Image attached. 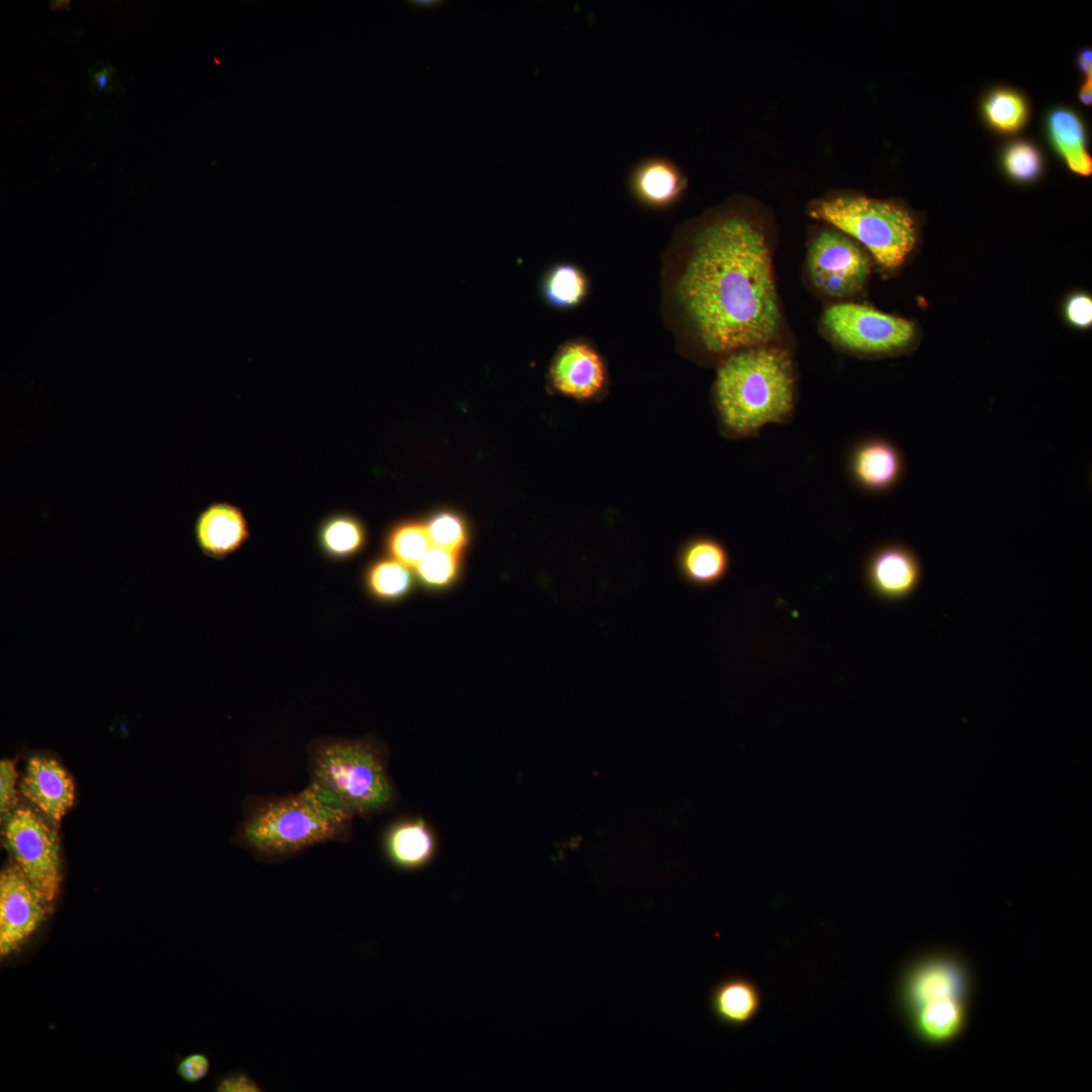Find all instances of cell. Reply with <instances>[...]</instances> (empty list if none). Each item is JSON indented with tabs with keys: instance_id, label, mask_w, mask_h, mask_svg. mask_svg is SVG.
<instances>
[{
	"instance_id": "6da1fadb",
	"label": "cell",
	"mask_w": 1092,
	"mask_h": 1092,
	"mask_svg": "<svg viewBox=\"0 0 1092 1092\" xmlns=\"http://www.w3.org/2000/svg\"><path fill=\"white\" fill-rule=\"evenodd\" d=\"M676 297L708 351L729 355L767 345L782 317L768 243L758 219L728 209L703 221Z\"/></svg>"
},
{
	"instance_id": "7a4b0ae2",
	"label": "cell",
	"mask_w": 1092,
	"mask_h": 1092,
	"mask_svg": "<svg viewBox=\"0 0 1092 1092\" xmlns=\"http://www.w3.org/2000/svg\"><path fill=\"white\" fill-rule=\"evenodd\" d=\"M715 401L723 428L737 438L791 419L795 374L789 353L768 345L729 354L719 365Z\"/></svg>"
},
{
	"instance_id": "3957f363",
	"label": "cell",
	"mask_w": 1092,
	"mask_h": 1092,
	"mask_svg": "<svg viewBox=\"0 0 1092 1092\" xmlns=\"http://www.w3.org/2000/svg\"><path fill=\"white\" fill-rule=\"evenodd\" d=\"M354 815L311 783L301 792L256 803L242 826L247 846L264 858H280L314 844L350 835Z\"/></svg>"
},
{
	"instance_id": "277c9868",
	"label": "cell",
	"mask_w": 1092,
	"mask_h": 1092,
	"mask_svg": "<svg viewBox=\"0 0 1092 1092\" xmlns=\"http://www.w3.org/2000/svg\"><path fill=\"white\" fill-rule=\"evenodd\" d=\"M310 782L354 816L389 809L396 799L385 746L375 737L322 738L309 749Z\"/></svg>"
},
{
	"instance_id": "5b68a950",
	"label": "cell",
	"mask_w": 1092,
	"mask_h": 1092,
	"mask_svg": "<svg viewBox=\"0 0 1092 1092\" xmlns=\"http://www.w3.org/2000/svg\"><path fill=\"white\" fill-rule=\"evenodd\" d=\"M809 215L856 240L889 270L903 264L916 242L912 214L893 201L836 194L814 200Z\"/></svg>"
},
{
	"instance_id": "8992f818",
	"label": "cell",
	"mask_w": 1092,
	"mask_h": 1092,
	"mask_svg": "<svg viewBox=\"0 0 1092 1092\" xmlns=\"http://www.w3.org/2000/svg\"><path fill=\"white\" fill-rule=\"evenodd\" d=\"M3 820L5 848L28 880L53 903L62 882L56 829L25 806L14 808Z\"/></svg>"
},
{
	"instance_id": "52a82bcc",
	"label": "cell",
	"mask_w": 1092,
	"mask_h": 1092,
	"mask_svg": "<svg viewBox=\"0 0 1092 1092\" xmlns=\"http://www.w3.org/2000/svg\"><path fill=\"white\" fill-rule=\"evenodd\" d=\"M823 325L841 347L870 355L902 350L915 335L911 322L857 303L829 306L823 314Z\"/></svg>"
},
{
	"instance_id": "ba28073f",
	"label": "cell",
	"mask_w": 1092,
	"mask_h": 1092,
	"mask_svg": "<svg viewBox=\"0 0 1092 1092\" xmlns=\"http://www.w3.org/2000/svg\"><path fill=\"white\" fill-rule=\"evenodd\" d=\"M807 268L817 289L827 295L845 296L862 287L871 264L853 239L836 229H824L810 245Z\"/></svg>"
},
{
	"instance_id": "9c48e42d",
	"label": "cell",
	"mask_w": 1092,
	"mask_h": 1092,
	"mask_svg": "<svg viewBox=\"0 0 1092 1092\" xmlns=\"http://www.w3.org/2000/svg\"><path fill=\"white\" fill-rule=\"evenodd\" d=\"M52 903L15 863L0 874V954L19 951L46 920Z\"/></svg>"
},
{
	"instance_id": "30bf717a",
	"label": "cell",
	"mask_w": 1092,
	"mask_h": 1092,
	"mask_svg": "<svg viewBox=\"0 0 1092 1092\" xmlns=\"http://www.w3.org/2000/svg\"><path fill=\"white\" fill-rule=\"evenodd\" d=\"M970 976L966 965L950 953H931L913 961L902 973L897 1002L903 1014L942 998L968 999Z\"/></svg>"
},
{
	"instance_id": "8fae6325",
	"label": "cell",
	"mask_w": 1092,
	"mask_h": 1092,
	"mask_svg": "<svg viewBox=\"0 0 1092 1092\" xmlns=\"http://www.w3.org/2000/svg\"><path fill=\"white\" fill-rule=\"evenodd\" d=\"M870 592L879 600L898 603L910 598L922 580V565L917 555L900 543L876 548L864 566Z\"/></svg>"
},
{
	"instance_id": "7c38bea8",
	"label": "cell",
	"mask_w": 1092,
	"mask_h": 1092,
	"mask_svg": "<svg viewBox=\"0 0 1092 1092\" xmlns=\"http://www.w3.org/2000/svg\"><path fill=\"white\" fill-rule=\"evenodd\" d=\"M21 794L52 821L59 822L74 803V784L54 758L33 755L26 762Z\"/></svg>"
},
{
	"instance_id": "4fadbf2b",
	"label": "cell",
	"mask_w": 1092,
	"mask_h": 1092,
	"mask_svg": "<svg viewBox=\"0 0 1092 1092\" xmlns=\"http://www.w3.org/2000/svg\"><path fill=\"white\" fill-rule=\"evenodd\" d=\"M550 379L561 393L587 399L595 396L606 380L605 365L598 352L582 342L564 345L550 367Z\"/></svg>"
},
{
	"instance_id": "5bb4252c",
	"label": "cell",
	"mask_w": 1092,
	"mask_h": 1092,
	"mask_svg": "<svg viewBox=\"0 0 1092 1092\" xmlns=\"http://www.w3.org/2000/svg\"><path fill=\"white\" fill-rule=\"evenodd\" d=\"M200 551L213 559H223L238 551L249 539L248 521L238 507L212 503L200 512L194 524Z\"/></svg>"
},
{
	"instance_id": "9a60e30c",
	"label": "cell",
	"mask_w": 1092,
	"mask_h": 1092,
	"mask_svg": "<svg viewBox=\"0 0 1092 1092\" xmlns=\"http://www.w3.org/2000/svg\"><path fill=\"white\" fill-rule=\"evenodd\" d=\"M387 860L401 871H419L429 866L438 851L434 829L421 817L402 818L394 822L384 836Z\"/></svg>"
},
{
	"instance_id": "2e32d148",
	"label": "cell",
	"mask_w": 1092,
	"mask_h": 1092,
	"mask_svg": "<svg viewBox=\"0 0 1092 1092\" xmlns=\"http://www.w3.org/2000/svg\"><path fill=\"white\" fill-rule=\"evenodd\" d=\"M916 1038L928 1045L949 1043L967 1024V999L942 998L904 1014Z\"/></svg>"
},
{
	"instance_id": "e0dca14e",
	"label": "cell",
	"mask_w": 1092,
	"mask_h": 1092,
	"mask_svg": "<svg viewBox=\"0 0 1092 1092\" xmlns=\"http://www.w3.org/2000/svg\"><path fill=\"white\" fill-rule=\"evenodd\" d=\"M762 996L755 982L744 976H730L717 982L709 996L713 1017L729 1027L749 1024L760 1011Z\"/></svg>"
},
{
	"instance_id": "ac0fdd59",
	"label": "cell",
	"mask_w": 1092,
	"mask_h": 1092,
	"mask_svg": "<svg viewBox=\"0 0 1092 1092\" xmlns=\"http://www.w3.org/2000/svg\"><path fill=\"white\" fill-rule=\"evenodd\" d=\"M855 481L871 491H885L901 478L903 459L898 449L884 439H870L853 451L850 461Z\"/></svg>"
},
{
	"instance_id": "d6986e66",
	"label": "cell",
	"mask_w": 1092,
	"mask_h": 1092,
	"mask_svg": "<svg viewBox=\"0 0 1092 1092\" xmlns=\"http://www.w3.org/2000/svg\"><path fill=\"white\" fill-rule=\"evenodd\" d=\"M631 187L643 203L664 207L675 202L687 187V178L680 168L664 157H648L633 169Z\"/></svg>"
},
{
	"instance_id": "ffe728a7",
	"label": "cell",
	"mask_w": 1092,
	"mask_h": 1092,
	"mask_svg": "<svg viewBox=\"0 0 1092 1092\" xmlns=\"http://www.w3.org/2000/svg\"><path fill=\"white\" fill-rule=\"evenodd\" d=\"M1049 139L1071 171L1078 175L1092 173V159L1087 151L1086 132L1080 116L1072 109L1058 107L1046 117Z\"/></svg>"
},
{
	"instance_id": "44dd1931",
	"label": "cell",
	"mask_w": 1092,
	"mask_h": 1092,
	"mask_svg": "<svg viewBox=\"0 0 1092 1092\" xmlns=\"http://www.w3.org/2000/svg\"><path fill=\"white\" fill-rule=\"evenodd\" d=\"M729 568V555L719 541L699 537L689 541L678 556L682 578L695 587H710L720 582Z\"/></svg>"
},
{
	"instance_id": "7402d4cb",
	"label": "cell",
	"mask_w": 1092,
	"mask_h": 1092,
	"mask_svg": "<svg viewBox=\"0 0 1092 1092\" xmlns=\"http://www.w3.org/2000/svg\"><path fill=\"white\" fill-rule=\"evenodd\" d=\"M315 540L324 557L342 561L362 551L366 544V530L357 518L347 514H335L322 521Z\"/></svg>"
},
{
	"instance_id": "603a6c76",
	"label": "cell",
	"mask_w": 1092,
	"mask_h": 1092,
	"mask_svg": "<svg viewBox=\"0 0 1092 1092\" xmlns=\"http://www.w3.org/2000/svg\"><path fill=\"white\" fill-rule=\"evenodd\" d=\"M363 586L372 600L382 604H394L412 594L415 576L410 567L397 560L391 557L378 558L366 567Z\"/></svg>"
},
{
	"instance_id": "cb8c5ba5",
	"label": "cell",
	"mask_w": 1092,
	"mask_h": 1092,
	"mask_svg": "<svg viewBox=\"0 0 1092 1092\" xmlns=\"http://www.w3.org/2000/svg\"><path fill=\"white\" fill-rule=\"evenodd\" d=\"M982 111L987 123L1001 133L1020 130L1028 118L1024 97L1010 88H997L984 99Z\"/></svg>"
},
{
	"instance_id": "d4e9b609",
	"label": "cell",
	"mask_w": 1092,
	"mask_h": 1092,
	"mask_svg": "<svg viewBox=\"0 0 1092 1092\" xmlns=\"http://www.w3.org/2000/svg\"><path fill=\"white\" fill-rule=\"evenodd\" d=\"M414 569L418 580L428 590H447L459 578L460 553L432 545Z\"/></svg>"
},
{
	"instance_id": "484cf974",
	"label": "cell",
	"mask_w": 1092,
	"mask_h": 1092,
	"mask_svg": "<svg viewBox=\"0 0 1092 1092\" xmlns=\"http://www.w3.org/2000/svg\"><path fill=\"white\" fill-rule=\"evenodd\" d=\"M587 283L583 273L570 264L554 266L543 281L546 300L558 308L578 304L586 294Z\"/></svg>"
},
{
	"instance_id": "4316f807",
	"label": "cell",
	"mask_w": 1092,
	"mask_h": 1092,
	"mask_svg": "<svg viewBox=\"0 0 1092 1092\" xmlns=\"http://www.w3.org/2000/svg\"><path fill=\"white\" fill-rule=\"evenodd\" d=\"M386 549L391 558L415 568L432 546L425 525L402 523L386 536Z\"/></svg>"
},
{
	"instance_id": "83f0119b",
	"label": "cell",
	"mask_w": 1092,
	"mask_h": 1092,
	"mask_svg": "<svg viewBox=\"0 0 1092 1092\" xmlns=\"http://www.w3.org/2000/svg\"><path fill=\"white\" fill-rule=\"evenodd\" d=\"M1002 165L1012 179L1018 182H1029L1039 176L1043 161L1036 146L1022 140L1015 141L1005 148L1002 154Z\"/></svg>"
},
{
	"instance_id": "f1b7e54d",
	"label": "cell",
	"mask_w": 1092,
	"mask_h": 1092,
	"mask_svg": "<svg viewBox=\"0 0 1092 1092\" xmlns=\"http://www.w3.org/2000/svg\"><path fill=\"white\" fill-rule=\"evenodd\" d=\"M433 546L460 553L468 539L463 520L452 513H441L425 525Z\"/></svg>"
},
{
	"instance_id": "f546056e",
	"label": "cell",
	"mask_w": 1092,
	"mask_h": 1092,
	"mask_svg": "<svg viewBox=\"0 0 1092 1092\" xmlns=\"http://www.w3.org/2000/svg\"><path fill=\"white\" fill-rule=\"evenodd\" d=\"M17 771L11 759L0 761V814L3 820L15 807Z\"/></svg>"
},
{
	"instance_id": "4dcf8cb0",
	"label": "cell",
	"mask_w": 1092,
	"mask_h": 1092,
	"mask_svg": "<svg viewBox=\"0 0 1092 1092\" xmlns=\"http://www.w3.org/2000/svg\"><path fill=\"white\" fill-rule=\"evenodd\" d=\"M210 1069L209 1058L203 1053H191L177 1065L178 1076L188 1084H196L204 1079Z\"/></svg>"
},
{
	"instance_id": "1f68e13d",
	"label": "cell",
	"mask_w": 1092,
	"mask_h": 1092,
	"mask_svg": "<svg viewBox=\"0 0 1092 1092\" xmlns=\"http://www.w3.org/2000/svg\"><path fill=\"white\" fill-rule=\"evenodd\" d=\"M1067 320L1077 328H1087L1092 323V299L1084 293L1070 296L1065 305Z\"/></svg>"
},
{
	"instance_id": "d6a6232c",
	"label": "cell",
	"mask_w": 1092,
	"mask_h": 1092,
	"mask_svg": "<svg viewBox=\"0 0 1092 1092\" xmlns=\"http://www.w3.org/2000/svg\"><path fill=\"white\" fill-rule=\"evenodd\" d=\"M217 1092H262L263 1087L244 1070H235L218 1079Z\"/></svg>"
},
{
	"instance_id": "836d02e7",
	"label": "cell",
	"mask_w": 1092,
	"mask_h": 1092,
	"mask_svg": "<svg viewBox=\"0 0 1092 1092\" xmlns=\"http://www.w3.org/2000/svg\"><path fill=\"white\" fill-rule=\"evenodd\" d=\"M114 72H115V68L112 67V66H107L105 68H102V69H99V70L93 72L92 75H91L92 87H93L92 90L95 93L99 92V91L111 92L112 91V86H113L112 83H111V75Z\"/></svg>"
},
{
	"instance_id": "e575fe53",
	"label": "cell",
	"mask_w": 1092,
	"mask_h": 1092,
	"mask_svg": "<svg viewBox=\"0 0 1092 1092\" xmlns=\"http://www.w3.org/2000/svg\"><path fill=\"white\" fill-rule=\"evenodd\" d=\"M1077 63H1078L1079 69L1085 74L1086 78L1091 77V75H1092V59H1091V50L1090 49L1087 48V49H1084V50L1079 52L1078 57H1077Z\"/></svg>"
},
{
	"instance_id": "d590c367",
	"label": "cell",
	"mask_w": 1092,
	"mask_h": 1092,
	"mask_svg": "<svg viewBox=\"0 0 1092 1092\" xmlns=\"http://www.w3.org/2000/svg\"><path fill=\"white\" fill-rule=\"evenodd\" d=\"M1092 96V77L1086 78L1085 82L1080 88L1079 99L1085 105L1091 104Z\"/></svg>"
},
{
	"instance_id": "8d00e7d4",
	"label": "cell",
	"mask_w": 1092,
	"mask_h": 1092,
	"mask_svg": "<svg viewBox=\"0 0 1092 1092\" xmlns=\"http://www.w3.org/2000/svg\"><path fill=\"white\" fill-rule=\"evenodd\" d=\"M412 3L414 5L419 6V7H431V6H435L438 2L435 1V0H418V1H413Z\"/></svg>"
}]
</instances>
